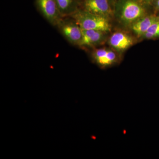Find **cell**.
<instances>
[{"mask_svg": "<svg viewBox=\"0 0 159 159\" xmlns=\"http://www.w3.org/2000/svg\"><path fill=\"white\" fill-rule=\"evenodd\" d=\"M105 32L95 30H82V36L79 45L81 47H93L105 40Z\"/></svg>", "mask_w": 159, "mask_h": 159, "instance_id": "ba28073f", "label": "cell"}, {"mask_svg": "<svg viewBox=\"0 0 159 159\" xmlns=\"http://www.w3.org/2000/svg\"><path fill=\"white\" fill-rule=\"evenodd\" d=\"M115 6L119 20L125 25H132L146 16V6L140 0H117Z\"/></svg>", "mask_w": 159, "mask_h": 159, "instance_id": "6da1fadb", "label": "cell"}, {"mask_svg": "<svg viewBox=\"0 0 159 159\" xmlns=\"http://www.w3.org/2000/svg\"><path fill=\"white\" fill-rule=\"evenodd\" d=\"M108 1L111 4V3H112V4H115V2H116L117 0H108Z\"/></svg>", "mask_w": 159, "mask_h": 159, "instance_id": "5bb4252c", "label": "cell"}, {"mask_svg": "<svg viewBox=\"0 0 159 159\" xmlns=\"http://www.w3.org/2000/svg\"><path fill=\"white\" fill-rule=\"evenodd\" d=\"M61 16L72 14L76 11V0H55Z\"/></svg>", "mask_w": 159, "mask_h": 159, "instance_id": "30bf717a", "label": "cell"}, {"mask_svg": "<svg viewBox=\"0 0 159 159\" xmlns=\"http://www.w3.org/2000/svg\"><path fill=\"white\" fill-rule=\"evenodd\" d=\"M94 62L101 68H106L116 64L119 61L114 51L106 48L98 49L93 54Z\"/></svg>", "mask_w": 159, "mask_h": 159, "instance_id": "5b68a950", "label": "cell"}, {"mask_svg": "<svg viewBox=\"0 0 159 159\" xmlns=\"http://www.w3.org/2000/svg\"><path fill=\"white\" fill-rule=\"evenodd\" d=\"M142 37L148 39H155L159 38V20L154 23Z\"/></svg>", "mask_w": 159, "mask_h": 159, "instance_id": "8fae6325", "label": "cell"}, {"mask_svg": "<svg viewBox=\"0 0 159 159\" xmlns=\"http://www.w3.org/2000/svg\"><path fill=\"white\" fill-rule=\"evenodd\" d=\"M36 5L42 14L52 25H58L60 22L59 10L55 0H36Z\"/></svg>", "mask_w": 159, "mask_h": 159, "instance_id": "3957f363", "label": "cell"}, {"mask_svg": "<svg viewBox=\"0 0 159 159\" xmlns=\"http://www.w3.org/2000/svg\"><path fill=\"white\" fill-rule=\"evenodd\" d=\"M75 22L82 30H98L106 32L111 30L108 19L89 12L86 10H76L72 15Z\"/></svg>", "mask_w": 159, "mask_h": 159, "instance_id": "7a4b0ae2", "label": "cell"}, {"mask_svg": "<svg viewBox=\"0 0 159 159\" xmlns=\"http://www.w3.org/2000/svg\"><path fill=\"white\" fill-rule=\"evenodd\" d=\"M159 20V16H146L132 25V29L138 36L142 37L151 26Z\"/></svg>", "mask_w": 159, "mask_h": 159, "instance_id": "9c48e42d", "label": "cell"}, {"mask_svg": "<svg viewBox=\"0 0 159 159\" xmlns=\"http://www.w3.org/2000/svg\"><path fill=\"white\" fill-rule=\"evenodd\" d=\"M60 29L63 35L74 44L79 45L82 36V30L76 23L61 21L59 24Z\"/></svg>", "mask_w": 159, "mask_h": 159, "instance_id": "8992f818", "label": "cell"}, {"mask_svg": "<svg viewBox=\"0 0 159 159\" xmlns=\"http://www.w3.org/2000/svg\"><path fill=\"white\" fill-rule=\"evenodd\" d=\"M152 6L156 12H159V0H155Z\"/></svg>", "mask_w": 159, "mask_h": 159, "instance_id": "4fadbf2b", "label": "cell"}, {"mask_svg": "<svg viewBox=\"0 0 159 159\" xmlns=\"http://www.w3.org/2000/svg\"></svg>", "mask_w": 159, "mask_h": 159, "instance_id": "9a60e30c", "label": "cell"}, {"mask_svg": "<svg viewBox=\"0 0 159 159\" xmlns=\"http://www.w3.org/2000/svg\"><path fill=\"white\" fill-rule=\"evenodd\" d=\"M140 1L145 6H152L155 0H140Z\"/></svg>", "mask_w": 159, "mask_h": 159, "instance_id": "7c38bea8", "label": "cell"}, {"mask_svg": "<svg viewBox=\"0 0 159 159\" xmlns=\"http://www.w3.org/2000/svg\"><path fill=\"white\" fill-rule=\"evenodd\" d=\"M84 6L86 11L107 19L113 14L108 0H85Z\"/></svg>", "mask_w": 159, "mask_h": 159, "instance_id": "277c9868", "label": "cell"}, {"mask_svg": "<svg viewBox=\"0 0 159 159\" xmlns=\"http://www.w3.org/2000/svg\"><path fill=\"white\" fill-rule=\"evenodd\" d=\"M134 39L130 36L124 32H115L109 39V44L118 52H123L133 45Z\"/></svg>", "mask_w": 159, "mask_h": 159, "instance_id": "52a82bcc", "label": "cell"}]
</instances>
